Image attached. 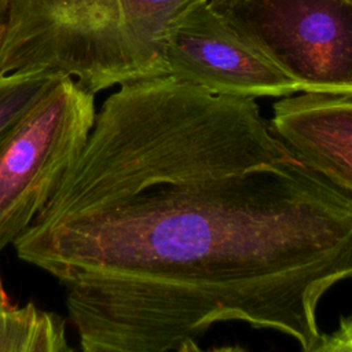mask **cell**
Instances as JSON below:
<instances>
[{
  "instance_id": "cell-7",
  "label": "cell",
  "mask_w": 352,
  "mask_h": 352,
  "mask_svg": "<svg viewBox=\"0 0 352 352\" xmlns=\"http://www.w3.org/2000/svg\"><path fill=\"white\" fill-rule=\"evenodd\" d=\"M58 76L47 72L0 74V138Z\"/></svg>"
},
{
  "instance_id": "cell-5",
  "label": "cell",
  "mask_w": 352,
  "mask_h": 352,
  "mask_svg": "<svg viewBox=\"0 0 352 352\" xmlns=\"http://www.w3.org/2000/svg\"><path fill=\"white\" fill-rule=\"evenodd\" d=\"M276 136L311 169L352 194V94L300 92L274 103Z\"/></svg>"
},
{
  "instance_id": "cell-11",
  "label": "cell",
  "mask_w": 352,
  "mask_h": 352,
  "mask_svg": "<svg viewBox=\"0 0 352 352\" xmlns=\"http://www.w3.org/2000/svg\"><path fill=\"white\" fill-rule=\"evenodd\" d=\"M351 319H352V316H351Z\"/></svg>"
},
{
  "instance_id": "cell-6",
  "label": "cell",
  "mask_w": 352,
  "mask_h": 352,
  "mask_svg": "<svg viewBox=\"0 0 352 352\" xmlns=\"http://www.w3.org/2000/svg\"><path fill=\"white\" fill-rule=\"evenodd\" d=\"M202 1L208 0H120L122 84L166 74V33L179 16Z\"/></svg>"
},
{
  "instance_id": "cell-8",
  "label": "cell",
  "mask_w": 352,
  "mask_h": 352,
  "mask_svg": "<svg viewBox=\"0 0 352 352\" xmlns=\"http://www.w3.org/2000/svg\"><path fill=\"white\" fill-rule=\"evenodd\" d=\"M318 352H352V319L342 320L334 333L324 334Z\"/></svg>"
},
{
  "instance_id": "cell-4",
  "label": "cell",
  "mask_w": 352,
  "mask_h": 352,
  "mask_svg": "<svg viewBox=\"0 0 352 352\" xmlns=\"http://www.w3.org/2000/svg\"><path fill=\"white\" fill-rule=\"evenodd\" d=\"M165 73L208 91L234 96H287L302 87L239 34L208 1L198 3L169 28Z\"/></svg>"
},
{
  "instance_id": "cell-2",
  "label": "cell",
  "mask_w": 352,
  "mask_h": 352,
  "mask_svg": "<svg viewBox=\"0 0 352 352\" xmlns=\"http://www.w3.org/2000/svg\"><path fill=\"white\" fill-rule=\"evenodd\" d=\"M95 116V94L59 74L0 138V253L47 206Z\"/></svg>"
},
{
  "instance_id": "cell-9",
  "label": "cell",
  "mask_w": 352,
  "mask_h": 352,
  "mask_svg": "<svg viewBox=\"0 0 352 352\" xmlns=\"http://www.w3.org/2000/svg\"><path fill=\"white\" fill-rule=\"evenodd\" d=\"M8 3L10 0H0V41L3 38L7 22V12H8Z\"/></svg>"
},
{
  "instance_id": "cell-3",
  "label": "cell",
  "mask_w": 352,
  "mask_h": 352,
  "mask_svg": "<svg viewBox=\"0 0 352 352\" xmlns=\"http://www.w3.org/2000/svg\"><path fill=\"white\" fill-rule=\"evenodd\" d=\"M302 92L352 94V0H208Z\"/></svg>"
},
{
  "instance_id": "cell-10",
  "label": "cell",
  "mask_w": 352,
  "mask_h": 352,
  "mask_svg": "<svg viewBox=\"0 0 352 352\" xmlns=\"http://www.w3.org/2000/svg\"><path fill=\"white\" fill-rule=\"evenodd\" d=\"M10 302H11V300H10L8 294L6 293V289H4V285H3V279L0 276V322H1L4 311H6V308L8 307Z\"/></svg>"
},
{
  "instance_id": "cell-1",
  "label": "cell",
  "mask_w": 352,
  "mask_h": 352,
  "mask_svg": "<svg viewBox=\"0 0 352 352\" xmlns=\"http://www.w3.org/2000/svg\"><path fill=\"white\" fill-rule=\"evenodd\" d=\"M14 246L66 286L84 352L199 351L223 322L318 352L319 302L352 279V194L305 165L254 98L162 74L103 102Z\"/></svg>"
}]
</instances>
